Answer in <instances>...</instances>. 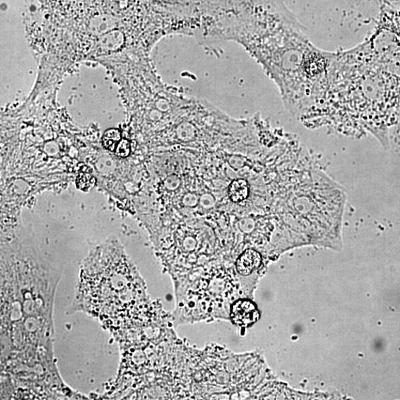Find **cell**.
<instances>
[{
  "instance_id": "6da1fadb",
  "label": "cell",
  "mask_w": 400,
  "mask_h": 400,
  "mask_svg": "<svg viewBox=\"0 0 400 400\" xmlns=\"http://www.w3.org/2000/svg\"><path fill=\"white\" fill-rule=\"evenodd\" d=\"M76 300L117 338L155 319L144 281L117 244L103 245L90 255Z\"/></svg>"
},
{
  "instance_id": "7a4b0ae2",
  "label": "cell",
  "mask_w": 400,
  "mask_h": 400,
  "mask_svg": "<svg viewBox=\"0 0 400 400\" xmlns=\"http://www.w3.org/2000/svg\"><path fill=\"white\" fill-rule=\"evenodd\" d=\"M259 318L257 306L248 299L240 298L230 305L229 319L238 327H249Z\"/></svg>"
},
{
  "instance_id": "3957f363",
  "label": "cell",
  "mask_w": 400,
  "mask_h": 400,
  "mask_svg": "<svg viewBox=\"0 0 400 400\" xmlns=\"http://www.w3.org/2000/svg\"><path fill=\"white\" fill-rule=\"evenodd\" d=\"M261 264V257L259 253L254 249H246L237 259L236 273L241 279H245L258 270Z\"/></svg>"
},
{
  "instance_id": "277c9868",
  "label": "cell",
  "mask_w": 400,
  "mask_h": 400,
  "mask_svg": "<svg viewBox=\"0 0 400 400\" xmlns=\"http://www.w3.org/2000/svg\"><path fill=\"white\" fill-rule=\"evenodd\" d=\"M250 187L249 182L244 179L235 180L228 187V196L235 204L245 201L249 196Z\"/></svg>"
},
{
  "instance_id": "5b68a950",
  "label": "cell",
  "mask_w": 400,
  "mask_h": 400,
  "mask_svg": "<svg viewBox=\"0 0 400 400\" xmlns=\"http://www.w3.org/2000/svg\"><path fill=\"white\" fill-rule=\"evenodd\" d=\"M121 133L119 130L112 129L107 130L102 139V146L110 151H114L121 141Z\"/></svg>"
},
{
  "instance_id": "8992f818",
  "label": "cell",
  "mask_w": 400,
  "mask_h": 400,
  "mask_svg": "<svg viewBox=\"0 0 400 400\" xmlns=\"http://www.w3.org/2000/svg\"><path fill=\"white\" fill-rule=\"evenodd\" d=\"M96 180L88 174H81L76 178V186L83 192H88L95 187Z\"/></svg>"
},
{
  "instance_id": "52a82bcc",
  "label": "cell",
  "mask_w": 400,
  "mask_h": 400,
  "mask_svg": "<svg viewBox=\"0 0 400 400\" xmlns=\"http://www.w3.org/2000/svg\"><path fill=\"white\" fill-rule=\"evenodd\" d=\"M116 155L119 158H127L130 155L131 145L129 141L123 139L116 148Z\"/></svg>"
}]
</instances>
